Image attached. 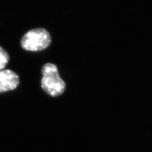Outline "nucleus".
Returning <instances> with one entry per match:
<instances>
[{"instance_id":"f257e3e1","label":"nucleus","mask_w":152,"mask_h":152,"mask_svg":"<svg viewBox=\"0 0 152 152\" xmlns=\"http://www.w3.org/2000/svg\"><path fill=\"white\" fill-rule=\"evenodd\" d=\"M41 72L42 75L41 87L48 94L56 97L64 93L66 85L60 78L58 69L55 65L50 63L46 64L42 66Z\"/></svg>"},{"instance_id":"f03ea898","label":"nucleus","mask_w":152,"mask_h":152,"mask_svg":"<svg viewBox=\"0 0 152 152\" xmlns=\"http://www.w3.org/2000/svg\"><path fill=\"white\" fill-rule=\"evenodd\" d=\"M51 42V37L49 32L43 28H37L26 33L20 43L25 50L38 51L47 48Z\"/></svg>"},{"instance_id":"7ed1b4c3","label":"nucleus","mask_w":152,"mask_h":152,"mask_svg":"<svg viewBox=\"0 0 152 152\" xmlns=\"http://www.w3.org/2000/svg\"><path fill=\"white\" fill-rule=\"evenodd\" d=\"M18 75L11 70L0 71V93L15 89L19 84Z\"/></svg>"},{"instance_id":"20e7f679","label":"nucleus","mask_w":152,"mask_h":152,"mask_svg":"<svg viewBox=\"0 0 152 152\" xmlns=\"http://www.w3.org/2000/svg\"><path fill=\"white\" fill-rule=\"evenodd\" d=\"M9 60L10 56L8 53L1 47H0V70L5 67Z\"/></svg>"}]
</instances>
